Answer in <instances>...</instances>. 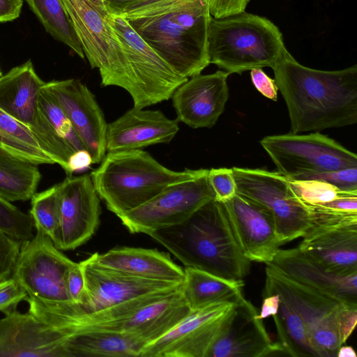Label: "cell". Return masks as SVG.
I'll use <instances>...</instances> for the list:
<instances>
[{
    "mask_svg": "<svg viewBox=\"0 0 357 357\" xmlns=\"http://www.w3.org/2000/svg\"><path fill=\"white\" fill-rule=\"evenodd\" d=\"M280 298L278 312L273 319L282 351L294 357H323L313 344L300 315Z\"/></svg>",
    "mask_w": 357,
    "mask_h": 357,
    "instance_id": "obj_30",
    "label": "cell"
},
{
    "mask_svg": "<svg viewBox=\"0 0 357 357\" xmlns=\"http://www.w3.org/2000/svg\"><path fill=\"white\" fill-rule=\"evenodd\" d=\"M185 267L241 281L250 272L251 261L237 241L222 202H208L187 220L148 234Z\"/></svg>",
    "mask_w": 357,
    "mask_h": 357,
    "instance_id": "obj_3",
    "label": "cell"
},
{
    "mask_svg": "<svg viewBox=\"0 0 357 357\" xmlns=\"http://www.w3.org/2000/svg\"><path fill=\"white\" fill-rule=\"evenodd\" d=\"M260 144L278 172L291 179L321 172L357 167V155L318 132L264 137Z\"/></svg>",
    "mask_w": 357,
    "mask_h": 357,
    "instance_id": "obj_11",
    "label": "cell"
},
{
    "mask_svg": "<svg viewBox=\"0 0 357 357\" xmlns=\"http://www.w3.org/2000/svg\"><path fill=\"white\" fill-rule=\"evenodd\" d=\"M271 68L287 105L291 133L357 123V65L316 70L300 64L287 51Z\"/></svg>",
    "mask_w": 357,
    "mask_h": 357,
    "instance_id": "obj_1",
    "label": "cell"
},
{
    "mask_svg": "<svg viewBox=\"0 0 357 357\" xmlns=\"http://www.w3.org/2000/svg\"><path fill=\"white\" fill-rule=\"evenodd\" d=\"M222 204L244 256L250 261L272 262L281 245L270 213L237 192Z\"/></svg>",
    "mask_w": 357,
    "mask_h": 357,
    "instance_id": "obj_22",
    "label": "cell"
},
{
    "mask_svg": "<svg viewBox=\"0 0 357 357\" xmlns=\"http://www.w3.org/2000/svg\"><path fill=\"white\" fill-rule=\"evenodd\" d=\"M298 180H318L330 183L342 191L357 192V167L313 173Z\"/></svg>",
    "mask_w": 357,
    "mask_h": 357,
    "instance_id": "obj_37",
    "label": "cell"
},
{
    "mask_svg": "<svg viewBox=\"0 0 357 357\" xmlns=\"http://www.w3.org/2000/svg\"><path fill=\"white\" fill-rule=\"evenodd\" d=\"M244 282L227 280L194 268L185 267L181 293L190 310L213 303H236L244 298Z\"/></svg>",
    "mask_w": 357,
    "mask_h": 357,
    "instance_id": "obj_27",
    "label": "cell"
},
{
    "mask_svg": "<svg viewBox=\"0 0 357 357\" xmlns=\"http://www.w3.org/2000/svg\"><path fill=\"white\" fill-rule=\"evenodd\" d=\"M0 319V357H70L72 333L16 308Z\"/></svg>",
    "mask_w": 357,
    "mask_h": 357,
    "instance_id": "obj_18",
    "label": "cell"
},
{
    "mask_svg": "<svg viewBox=\"0 0 357 357\" xmlns=\"http://www.w3.org/2000/svg\"><path fill=\"white\" fill-rule=\"evenodd\" d=\"M22 243L0 229V281L11 277Z\"/></svg>",
    "mask_w": 357,
    "mask_h": 357,
    "instance_id": "obj_39",
    "label": "cell"
},
{
    "mask_svg": "<svg viewBox=\"0 0 357 357\" xmlns=\"http://www.w3.org/2000/svg\"><path fill=\"white\" fill-rule=\"evenodd\" d=\"M59 188L60 225L53 243L60 250H74L89 240L99 225L100 197L90 174L67 176Z\"/></svg>",
    "mask_w": 357,
    "mask_h": 357,
    "instance_id": "obj_20",
    "label": "cell"
},
{
    "mask_svg": "<svg viewBox=\"0 0 357 357\" xmlns=\"http://www.w3.org/2000/svg\"><path fill=\"white\" fill-rule=\"evenodd\" d=\"M150 0H105V7L109 14L121 15L134 7Z\"/></svg>",
    "mask_w": 357,
    "mask_h": 357,
    "instance_id": "obj_46",
    "label": "cell"
},
{
    "mask_svg": "<svg viewBox=\"0 0 357 357\" xmlns=\"http://www.w3.org/2000/svg\"><path fill=\"white\" fill-rule=\"evenodd\" d=\"M307 206L312 226L297 248L332 273H357V213L319 204Z\"/></svg>",
    "mask_w": 357,
    "mask_h": 357,
    "instance_id": "obj_10",
    "label": "cell"
},
{
    "mask_svg": "<svg viewBox=\"0 0 357 357\" xmlns=\"http://www.w3.org/2000/svg\"><path fill=\"white\" fill-rule=\"evenodd\" d=\"M0 229L24 243L34 236V224L29 213L0 197Z\"/></svg>",
    "mask_w": 357,
    "mask_h": 357,
    "instance_id": "obj_35",
    "label": "cell"
},
{
    "mask_svg": "<svg viewBox=\"0 0 357 357\" xmlns=\"http://www.w3.org/2000/svg\"><path fill=\"white\" fill-rule=\"evenodd\" d=\"M251 80L255 89L266 98L276 101L278 89L275 82L268 77L262 68L250 70Z\"/></svg>",
    "mask_w": 357,
    "mask_h": 357,
    "instance_id": "obj_43",
    "label": "cell"
},
{
    "mask_svg": "<svg viewBox=\"0 0 357 357\" xmlns=\"http://www.w3.org/2000/svg\"><path fill=\"white\" fill-rule=\"evenodd\" d=\"M272 263L295 280L347 305L357 307V273H332L298 248L280 249Z\"/></svg>",
    "mask_w": 357,
    "mask_h": 357,
    "instance_id": "obj_25",
    "label": "cell"
},
{
    "mask_svg": "<svg viewBox=\"0 0 357 357\" xmlns=\"http://www.w3.org/2000/svg\"><path fill=\"white\" fill-rule=\"evenodd\" d=\"M74 263L48 236L36 231L31 240L22 243L11 277L35 301L45 305L73 304L66 275Z\"/></svg>",
    "mask_w": 357,
    "mask_h": 357,
    "instance_id": "obj_13",
    "label": "cell"
},
{
    "mask_svg": "<svg viewBox=\"0 0 357 357\" xmlns=\"http://www.w3.org/2000/svg\"><path fill=\"white\" fill-rule=\"evenodd\" d=\"M109 20L124 46L130 63L133 107L144 109L171 98L188 78L177 73L126 18L109 13Z\"/></svg>",
    "mask_w": 357,
    "mask_h": 357,
    "instance_id": "obj_12",
    "label": "cell"
},
{
    "mask_svg": "<svg viewBox=\"0 0 357 357\" xmlns=\"http://www.w3.org/2000/svg\"><path fill=\"white\" fill-rule=\"evenodd\" d=\"M0 149L36 165H53L31 130L0 109Z\"/></svg>",
    "mask_w": 357,
    "mask_h": 357,
    "instance_id": "obj_31",
    "label": "cell"
},
{
    "mask_svg": "<svg viewBox=\"0 0 357 357\" xmlns=\"http://www.w3.org/2000/svg\"><path fill=\"white\" fill-rule=\"evenodd\" d=\"M190 311L181 289L152 293L100 311L94 324L79 330L97 328L127 333L146 345L165 334Z\"/></svg>",
    "mask_w": 357,
    "mask_h": 357,
    "instance_id": "obj_8",
    "label": "cell"
},
{
    "mask_svg": "<svg viewBox=\"0 0 357 357\" xmlns=\"http://www.w3.org/2000/svg\"><path fill=\"white\" fill-rule=\"evenodd\" d=\"M67 293L73 303L78 305L84 294V277L79 263L75 262L66 275Z\"/></svg>",
    "mask_w": 357,
    "mask_h": 357,
    "instance_id": "obj_41",
    "label": "cell"
},
{
    "mask_svg": "<svg viewBox=\"0 0 357 357\" xmlns=\"http://www.w3.org/2000/svg\"><path fill=\"white\" fill-rule=\"evenodd\" d=\"M208 169L197 176L168 185L140 206L119 217L131 233L149 234L178 225L204 204L215 199Z\"/></svg>",
    "mask_w": 357,
    "mask_h": 357,
    "instance_id": "obj_14",
    "label": "cell"
},
{
    "mask_svg": "<svg viewBox=\"0 0 357 357\" xmlns=\"http://www.w3.org/2000/svg\"><path fill=\"white\" fill-rule=\"evenodd\" d=\"M27 294L13 278L0 281V311L6 312L16 308L22 301H26Z\"/></svg>",
    "mask_w": 357,
    "mask_h": 357,
    "instance_id": "obj_40",
    "label": "cell"
},
{
    "mask_svg": "<svg viewBox=\"0 0 357 357\" xmlns=\"http://www.w3.org/2000/svg\"><path fill=\"white\" fill-rule=\"evenodd\" d=\"M280 296L278 294H273L263 297L261 310L258 314V318L264 319L270 316L277 314L280 303Z\"/></svg>",
    "mask_w": 357,
    "mask_h": 357,
    "instance_id": "obj_47",
    "label": "cell"
},
{
    "mask_svg": "<svg viewBox=\"0 0 357 357\" xmlns=\"http://www.w3.org/2000/svg\"><path fill=\"white\" fill-rule=\"evenodd\" d=\"M35 230L54 241L60 225L61 206L59 183L36 193L31 199L29 213Z\"/></svg>",
    "mask_w": 357,
    "mask_h": 357,
    "instance_id": "obj_33",
    "label": "cell"
},
{
    "mask_svg": "<svg viewBox=\"0 0 357 357\" xmlns=\"http://www.w3.org/2000/svg\"><path fill=\"white\" fill-rule=\"evenodd\" d=\"M93 164L90 154L86 150H82L75 153L70 159L68 174L70 176L75 172H79L89 169Z\"/></svg>",
    "mask_w": 357,
    "mask_h": 357,
    "instance_id": "obj_45",
    "label": "cell"
},
{
    "mask_svg": "<svg viewBox=\"0 0 357 357\" xmlns=\"http://www.w3.org/2000/svg\"><path fill=\"white\" fill-rule=\"evenodd\" d=\"M145 344L132 335L104 329L75 332L70 340V357H140Z\"/></svg>",
    "mask_w": 357,
    "mask_h": 357,
    "instance_id": "obj_28",
    "label": "cell"
},
{
    "mask_svg": "<svg viewBox=\"0 0 357 357\" xmlns=\"http://www.w3.org/2000/svg\"><path fill=\"white\" fill-rule=\"evenodd\" d=\"M288 179L295 194L305 204L329 202L348 192L321 181Z\"/></svg>",
    "mask_w": 357,
    "mask_h": 357,
    "instance_id": "obj_36",
    "label": "cell"
},
{
    "mask_svg": "<svg viewBox=\"0 0 357 357\" xmlns=\"http://www.w3.org/2000/svg\"><path fill=\"white\" fill-rule=\"evenodd\" d=\"M2 75V72H1V70L0 68V76Z\"/></svg>",
    "mask_w": 357,
    "mask_h": 357,
    "instance_id": "obj_50",
    "label": "cell"
},
{
    "mask_svg": "<svg viewBox=\"0 0 357 357\" xmlns=\"http://www.w3.org/2000/svg\"><path fill=\"white\" fill-rule=\"evenodd\" d=\"M38 105L42 114L75 153L86 150L57 101L43 86L40 91Z\"/></svg>",
    "mask_w": 357,
    "mask_h": 357,
    "instance_id": "obj_34",
    "label": "cell"
},
{
    "mask_svg": "<svg viewBox=\"0 0 357 357\" xmlns=\"http://www.w3.org/2000/svg\"><path fill=\"white\" fill-rule=\"evenodd\" d=\"M84 56L98 68L101 84L116 86L130 95L132 77L124 46L109 20V13L87 0H62Z\"/></svg>",
    "mask_w": 357,
    "mask_h": 357,
    "instance_id": "obj_7",
    "label": "cell"
},
{
    "mask_svg": "<svg viewBox=\"0 0 357 357\" xmlns=\"http://www.w3.org/2000/svg\"><path fill=\"white\" fill-rule=\"evenodd\" d=\"M47 33L85 58L62 0H25Z\"/></svg>",
    "mask_w": 357,
    "mask_h": 357,
    "instance_id": "obj_32",
    "label": "cell"
},
{
    "mask_svg": "<svg viewBox=\"0 0 357 357\" xmlns=\"http://www.w3.org/2000/svg\"><path fill=\"white\" fill-rule=\"evenodd\" d=\"M262 297L278 294L303 319L311 340L323 357H335L355 329L357 307L306 286L266 263Z\"/></svg>",
    "mask_w": 357,
    "mask_h": 357,
    "instance_id": "obj_6",
    "label": "cell"
},
{
    "mask_svg": "<svg viewBox=\"0 0 357 357\" xmlns=\"http://www.w3.org/2000/svg\"><path fill=\"white\" fill-rule=\"evenodd\" d=\"M178 130V120L169 119L160 110L132 107L107 123L106 150L141 149L169 143Z\"/></svg>",
    "mask_w": 357,
    "mask_h": 357,
    "instance_id": "obj_24",
    "label": "cell"
},
{
    "mask_svg": "<svg viewBox=\"0 0 357 357\" xmlns=\"http://www.w3.org/2000/svg\"><path fill=\"white\" fill-rule=\"evenodd\" d=\"M120 16L181 76L201 74L210 64L208 0H150Z\"/></svg>",
    "mask_w": 357,
    "mask_h": 357,
    "instance_id": "obj_2",
    "label": "cell"
},
{
    "mask_svg": "<svg viewBox=\"0 0 357 357\" xmlns=\"http://www.w3.org/2000/svg\"><path fill=\"white\" fill-rule=\"evenodd\" d=\"M41 179L38 165L0 149V197L10 202L27 201Z\"/></svg>",
    "mask_w": 357,
    "mask_h": 357,
    "instance_id": "obj_29",
    "label": "cell"
},
{
    "mask_svg": "<svg viewBox=\"0 0 357 357\" xmlns=\"http://www.w3.org/2000/svg\"><path fill=\"white\" fill-rule=\"evenodd\" d=\"M337 356H338V357H356V354L352 347L342 345L338 349Z\"/></svg>",
    "mask_w": 357,
    "mask_h": 357,
    "instance_id": "obj_48",
    "label": "cell"
},
{
    "mask_svg": "<svg viewBox=\"0 0 357 357\" xmlns=\"http://www.w3.org/2000/svg\"><path fill=\"white\" fill-rule=\"evenodd\" d=\"M87 1H89L90 3H91L92 4H93L94 6H96V7H98L100 9L103 10H107L106 7H105V0H87Z\"/></svg>",
    "mask_w": 357,
    "mask_h": 357,
    "instance_id": "obj_49",
    "label": "cell"
},
{
    "mask_svg": "<svg viewBox=\"0 0 357 357\" xmlns=\"http://www.w3.org/2000/svg\"><path fill=\"white\" fill-rule=\"evenodd\" d=\"M235 305L220 302L191 310L165 334L146 344L140 357H206Z\"/></svg>",
    "mask_w": 357,
    "mask_h": 357,
    "instance_id": "obj_16",
    "label": "cell"
},
{
    "mask_svg": "<svg viewBox=\"0 0 357 357\" xmlns=\"http://www.w3.org/2000/svg\"><path fill=\"white\" fill-rule=\"evenodd\" d=\"M23 0H0V22L17 19L22 10Z\"/></svg>",
    "mask_w": 357,
    "mask_h": 357,
    "instance_id": "obj_44",
    "label": "cell"
},
{
    "mask_svg": "<svg viewBox=\"0 0 357 357\" xmlns=\"http://www.w3.org/2000/svg\"><path fill=\"white\" fill-rule=\"evenodd\" d=\"M202 169L174 171L142 149L108 152L91 174L94 188L117 217L134 210L169 185L197 176Z\"/></svg>",
    "mask_w": 357,
    "mask_h": 357,
    "instance_id": "obj_4",
    "label": "cell"
},
{
    "mask_svg": "<svg viewBox=\"0 0 357 357\" xmlns=\"http://www.w3.org/2000/svg\"><path fill=\"white\" fill-rule=\"evenodd\" d=\"M43 87L57 101L93 164L105 155L107 123L94 95L75 79L52 80Z\"/></svg>",
    "mask_w": 357,
    "mask_h": 357,
    "instance_id": "obj_19",
    "label": "cell"
},
{
    "mask_svg": "<svg viewBox=\"0 0 357 357\" xmlns=\"http://www.w3.org/2000/svg\"><path fill=\"white\" fill-rule=\"evenodd\" d=\"M45 84L31 60L13 68L0 76V109L26 125L42 150L54 159L63 153L65 144L40 111L39 94Z\"/></svg>",
    "mask_w": 357,
    "mask_h": 357,
    "instance_id": "obj_15",
    "label": "cell"
},
{
    "mask_svg": "<svg viewBox=\"0 0 357 357\" xmlns=\"http://www.w3.org/2000/svg\"><path fill=\"white\" fill-rule=\"evenodd\" d=\"M85 282L81 302L75 312L87 314L100 311L126 301L156 292L176 291L182 282L146 279L107 268L86 259L79 262Z\"/></svg>",
    "mask_w": 357,
    "mask_h": 357,
    "instance_id": "obj_17",
    "label": "cell"
},
{
    "mask_svg": "<svg viewBox=\"0 0 357 357\" xmlns=\"http://www.w3.org/2000/svg\"><path fill=\"white\" fill-rule=\"evenodd\" d=\"M231 169L236 192L270 213L281 245L302 237L312 226L308 207L295 194L287 177L262 169Z\"/></svg>",
    "mask_w": 357,
    "mask_h": 357,
    "instance_id": "obj_9",
    "label": "cell"
},
{
    "mask_svg": "<svg viewBox=\"0 0 357 357\" xmlns=\"http://www.w3.org/2000/svg\"><path fill=\"white\" fill-rule=\"evenodd\" d=\"M258 314L245 297L237 302L206 357H264L283 352L279 343L271 340Z\"/></svg>",
    "mask_w": 357,
    "mask_h": 357,
    "instance_id": "obj_21",
    "label": "cell"
},
{
    "mask_svg": "<svg viewBox=\"0 0 357 357\" xmlns=\"http://www.w3.org/2000/svg\"><path fill=\"white\" fill-rule=\"evenodd\" d=\"M249 0H208L209 12L215 19L245 12Z\"/></svg>",
    "mask_w": 357,
    "mask_h": 357,
    "instance_id": "obj_42",
    "label": "cell"
},
{
    "mask_svg": "<svg viewBox=\"0 0 357 357\" xmlns=\"http://www.w3.org/2000/svg\"><path fill=\"white\" fill-rule=\"evenodd\" d=\"M229 75L224 70L199 74L181 84L172 96L177 120L192 128L213 127L229 98Z\"/></svg>",
    "mask_w": 357,
    "mask_h": 357,
    "instance_id": "obj_23",
    "label": "cell"
},
{
    "mask_svg": "<svg viewBox=\"0 0 357 357\" xmlns=\"http://www.w3.org/2000/svg\"><path fill=\"white\" fill-rule=\"evenodd\" d=\"M287 52L282 33L266 17L243 12L211 20L209 61L229 74L272 68Z\"/></svg>",
    "mask_w": 357,
    "mask_h": 357,
    "instance_id": "obj_5",
    "label": "cell"
},
{
    "mask_svg": "<svg viewBox=\"0 0 357 357\" xmlns=\"http://www.w3.org/2000/svg\"><path fill=\"white\" fill-rule=\"evenodd\" d=\"M88 259L100 266L135 276L165 282H182L184 269L167 252L155 249L118 247L96 252Z\"/></svg>",
    "mask_w": 357,
    "mask_h": 357,
    "instance_id": "obj_26",
    "label": "cell"
},
{
    "mask_svg": "<svg viewBox=\"0 0 357 357\" xmlns=\"http://www.w3.org/2000/svg\"><path fill=\"white\" fill-rule=\"evenodd\" d=\"M208 178L217 201L225 202L236 194V184L231 168L208 169Z\"/></svg>",
    "mask_w": 357,
    "mask_h": 357,
    "instance_id": "obj_38",
    "label": "cell"
}]
</instances>
